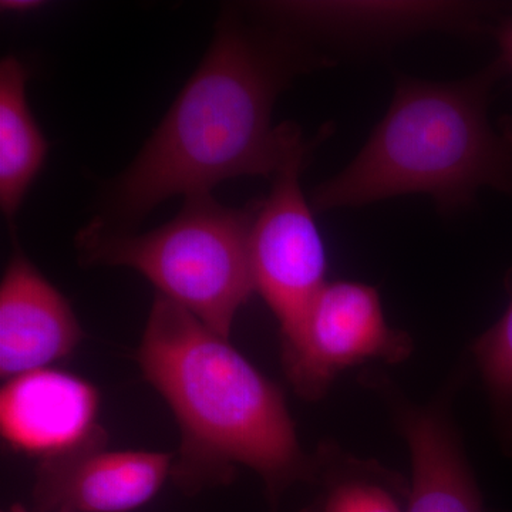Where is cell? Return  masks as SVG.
Masks as SVG:
<instances>
[{
  "label": "cell",
  "mask_w": 512,
  "mask_h": 512,
  "mask_svg": "<svg viewBox=\"0 0 512 512\" xmlns=\"http://www.w3.org/2000/svg\"><path fill=\"white\" fill-rule=\"evenodd\" d=\"M333 60L251 6L222 10L211 45L173 106L126 170L104 188L94 222L133 232L161 202L211 194L238 177L274 178L313 150L296 124H272L296 77Z\"/></svg>",
  "instance_id": "obj_1"
},
{
  "label": "cell",
  "mask_w": 512,
  "mask_h": 512,
  "mask_svg": "<svg viewBox=\"0 0 512 512\" xmlns=\"http://www.w3.org/2000/svg\"><path fill=\"white\" fill-rule=\"evenodd\" d=\"M137 362L180 427L171 477L184 493L227 484L238 467L261 478L272 505L293 484L311 483L315 461L299 444L284 393L229 339L163 295Z\"/></svg>",
  "instance_id": "obj_2"
},
{
  "label": "cell",
  "mask_w": 512,
  "mask_h": 512,
  "mask_svg": "<svg viewBox=\"0 0 512 512\" xmlns=\"http://www.w3.org/2000/svg\"><path fill=\"white\" fill-rule=\"evenodd\" d=\"M505 72L498 59L457 82L400 79L365 146L313 190V210L424 194L451 214L483 188L512 191V124L495 126L488 109L491 90Z\"/></svg>",
  "instance_id": "obj_3"
},
{
  "label": "cell",
  "mask_w": 512,
  "mask_h": 512,
  "mask_svg": "<svg viewBox=\"0 0 512 512\" xmlns=\"http://www.w3.org/2000/svg\"><path fill=\"white\" fill-rule=\"evenodd\" d=\"M258 202L222 205L212 194L185 198L164 225L144 234L89 222L77 232L84 266L133 269L163 295L229 339L235 318L255 291L251 231Z\"/></svg>",
  "instance_id": "obj_4"
},
{
  "label": "cell",
  "mask_w": 512,
  "mask_h": 512,
  "mask_svg": "<svg viewBox=\"0 0 512 512\" xmlns=\"http://www.w3.org/2000/svg\"><path fill=\"white\" fill-rule=\"evenodd\" d=\"M412 350L410 336L387 323L373 286L336 281L323 286L299 325L282 338V363L295 392L315 402L350 367L403 362Z\"/></svg>",
  "instance_id": "obj_5"
},
{
  "label": "cell",
  "mask_w": 512,
  "mask_h": 512,
  "mask_svg": "<svg viewBox=\"0 0 512 512\" xmlns=\"http://www.w3.org/2000/svg\"><path fill=\"white\" fill-rule=\"evenodd\" d=\"M311 153L293 157L272 178L268 197L258 201L251 231L255 291L274 313L282 338L299 325L328 284L325 244L299 181Z\"/></svg>",
  "instance_id": "obj_6"
},
{
  "label": "cell",
  "mask_w": 512,
  "mask_h": 512,
  "mask_svg": "<svg viewBox=\"0 0 512 512\" xmlns=\"http://www.w3.org/2000/svg\"><path fill=\"white\" fill-rule=\"evenodd\" d=\"M251 8L322 50L383 47L431 32L476 33L500 10L456 0L261 2Z\"/></svg>",
  "instance_id": "obj_7"
},
{
  "label": "cell",
  "mask_w": 512,
  "mask_h": 512,
  "mask_svg": "<svg viewBox=\"0 0 512 512\" xmlns=\"http://www.w3.org/2000/svg\"><path fill=\"white\" fill-rule=\"evenodd\" d=\"M99 440L42 460L35 512H130L156 497L173 471V454L106 450Z\"/></svg>",
  "instance_id": "obj_8"
},
{
  "label": "cell",
  "mask_w": 512,
  "mask_h": 512,
  "mask_svg": "<svg viewBox=\"0 0 512 512\" xmlns=\"http://www.w3.org/2000/svg\"><path fill=\"white\" fill-rule=\"evenodd\" d=\"M99 409L92 383L63 370H32L6 380L0 433L13 450L49 460L104 440Z\"/></svg>",
  "instance_id": "obj_9"
},
{
  "label": "cell",
  "mask_w": 512,
  "mask_h": 512,
  "mask_svg": "<svg viewBox=\"0 0 512 512\" xmlns=\"http://www.w3.org/2000/svg\"><path fill=\"white\" fill-rule=\"evenodd\" d=\"M72 305L15 247L0 285V376L45 369L83 340Z\"/></svg>",
  "instance_id": "obj_10"
},
{
  "label": "cell",
  "mask_w": 512,
  "mask_h": 512,
  "mask_svg": "<svg viewBox=\"0 0 512 512\" xmlns=\"http://www.w3.org/2000/svg\"><path fill=\"white\" fill-rule=\"evenodd\" d=\"M370 383L386 397L409 446L412 481L407 512H483L480 488L447 407L440 402L416 406L394 393L387 382L386 390L375 380Z\"/></svg>",
  "instance_id": "obj_11"
},
{
  "label": "cell",
  "mask_w": 512,
  "mask_h": 512,
  "mask_svg": "<svg viewBox=\"0 0 512 512\" xmlns=\"http://www.w3.org/2000/svg\"><path fill=\"white\" fill-rule=\"evenodd\" d=\"M29 69L15 56L0 63V208L9 224L45 165L49 143L26 97Z\"/></svg>",
  "instance_id": "obj_12"
},
{
  "label": "cell",
  "mask_w": 512,
  "mask_h": 512,
  "mask_svg": "<svg viewBox=\"0 0 512 512\" xmlns=\"http://www.w3.org/2000/svg\"><path fill=\"white\" fill-rule=\"evenodd\" d=\"M315 498L302 512H407L410 483L373 460L323 444L313 456Z\"/></svg>",
  "instance_id": "obj_13"
},
{
  "label": "cell",
  "mask_w": 512,
  "mask_h": 512,
  "mask_svg": "<svg viewBox=\"0 0 512 512\" xmlns=\"http://www.w3.org/2000/svg\"><path fill=\"white\" fill-rule=\"evenodd\" d=\"M504 315L474 343V356L490 394L505 450L512 453V275Z\"/></svg>",
  "instance_id": "obj_14"
},
{
  "label": "cell",
  "mask_w": 512,
  "mask_h": 512,
  "mask_svg": "<svg viewBox=\"0 0 512 512\" xmlns=\"http://www.w3.org/2000/svg\"><path fill=\"white\" fill-rule=\"evenodd\" d=\"M494 36L500 46V60L505 69L512 72V16L500 19L494 28Z\"/></svg>",
  "instance_id": "obj_15"
},
{
  "label": "cell",
  "mask_w": 512,
  "mask_h": 512,
  "mask_svg": "<svg viewBox=\"0 0 512 512\" xmlns=\"http://www.w3.org/2000/svg\"><path fill=\"white\" fill-rule=\"evenodd\" d=\"M43 5L45 3L39 2V0H3L0 3V9L3 12L28 13L43 8Z\"/></svg>",
  "instance_id": "obj_16"
}]
</instances>
